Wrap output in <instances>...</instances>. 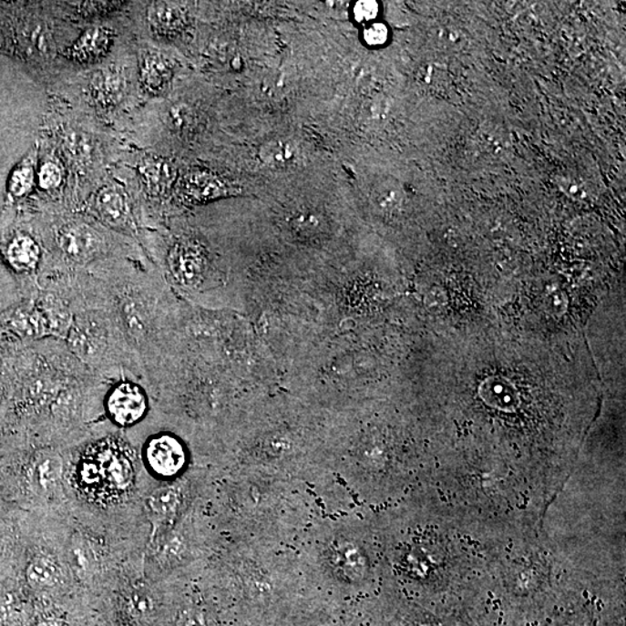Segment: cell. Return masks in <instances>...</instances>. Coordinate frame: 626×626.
<instances>
[{"label":"cell","mask_w":626,"mask_h":626,"mask_svg":"<svg viewBox=\"0 0 626 626\" xmlns=\"http://www.w3.org/2000/svg\"><path fill=\"white\" fill-rule=\"evenodd\" d=\"M118 323L104 311L82 310L72 319L69 334L71 352L92 369H108L125 353V342ZM125 351V349H123Z\"/></svg>","instance_id":"cell-1"},{"label":"cell","mask_w":626,"mask_h":626,"mask_svg":"<svg viewBox=\"0 0 626 626\" xmlns=\"http://www.w3.org/2000/svg\"><path fill=\"white\" fill-rule=\"evenodd\" d=\"M133 459L117 442L100 443L84 456L78 467L82 488L99 498L118 497L133 484Z\"/></svg>","instance_id":"cell-2"},{"label":"cell","mask_w":626,"mask_h":626,"mask_svg":"<svg viewBox=\"0 0 626 626\" xmlns=\"http://www.w3.org/2000/svg\"><path fill=\"white\" fill-rule=\"evenodd\" d=\"M106 412L120 427L139 424L148 412V397L143 387L133 381L118 382L106 397Z\"/></svg>","instance_id":"cell-3"},{"label":"cell","mask_w":626,"mask_h":626,"mask_svg":"<svg viewBox=\"0 0 626 626\" xmlns=\"http://www.w3.org/2000/svg\"><path fill=\"white\" fill-rule=\"evenodd\" d=\"M0 327L11 331L21 339L37 340L46 335H54L53 323L50 322L40 301H26L12 306L0 313Z\"/></svg>","instance_id":"cell-4"},{"label":"cell","mask_w":626,"mask_h":626,"mask_svg":"<svg viewBox=\"0 0 626 626\" xmlns=\"http://www.w3.org/2000/svg\"><path fill=\"white\" fill-rule=\"evenodd\" d=\"M144 463L153 476L172 478L186 464L184 446L169 434L152 436L143 449Z\"/></svg>","instance_id":"cell-5"},{"label":"cell","mask_w":626,"mask_h":626,"mask_svg":"<svg viewBox=\"0 0 626 626\" xmlns=\"http://www.w3.org/2000/svg\"><path fill=\"white\" fill-rule=\"evenodd\" d=\"M56 241L62 253L72 262L88 263L101 253L100 233L83 223L64 224L57 230Z\"/></svg>","instance_id":"cell-6"},{"label":"cell","mask_w":626,"mask_h":626,"mask_svg":"<svg viewBox=\"0 0 626 626\" xmlns=\"http://www.w3.org/2000/svg\"><path fill=\"white\" fill-rule=\"evenodd\" d=\"M115 33L106 27L88 29L66 51L71 61L87 63L105 56L113 45Z\"/></svg>","instance_id":"cell-7"},{"label":"cell","mask_w":626,"mask_h":626,"mask_svg":"<svg viewBox=\"0 0 626 626\" xmlns=\"http://www.w3.org/2000/svg\"><path fill=\"white\" fill-rule=\"evenodd\" d=\"M97 215L101 220L115 229L130 227L131 212L129 202L121 190L114 187H105L96 199Z\"/></svg>","instance_id":"cell-8"},{"label":"cell","mask_w":626,"mask_h":626,"mask_svg":"<svg viewBox=\"0 0 626 626\" xmlns=\"http://www.w3.org/2000/svg\"><path fill=\"white\" fill-rule=\"evenodd\" d=\"M5 258L16 272L31 274L41 262V249L28 234H18L8 242Z\"/></svg>","instance_id":"cell-9"},{"label":"cell","mask_w":626,"mask_h":626,"mask_svg":"<svg viewBox=\"0 0 626 626\" xmlns=\"http://www.w3.org/2000/svg\"><path fill=\"white\" fill-rule=\"evenodd\" d=\"M139 75L143 88L156 95L163 92L171 83L172 64L159 54L149 53L140 61Z\"/></svg>","instance_id":"cell-10"},{"label":"cell","mask_w":626,"mask_h":626,"mask_svg":"<svg viewBox=\"0 0 626 626\" xmlns=\"http://www.w3.org/2000/svg\"><path fill=\"white\" fill-rule=\"evenodd\" d=\"M259 159L267 168L272 169H292L301 163L300 149L288 139H272L259 149Z\"/></svg>","instance_id":"cell-11"},{"label":"cell","mask_w":626,"mask_h":626,"mask_svg":"<svg viewBox=\"0 0 626 626\" xmlns=\"http://www.w3.org/2000/svg\"><path fill=\"white\" fill-rule=\"evenodd\" d=\"M148 21L153 31L161 36H172L184 29L187 16L180 6L168 3H153L148 8Z\"/></svg>","instance_id":"cell-12"},{"label":"cell","mask_w":626,"mask_h":626,"mask_svg":"<svg viewBox=\"0 0 626 626\" xmlns=\"http://www.w3.org/2000/svg\"><path fill=\"white\" fill-rule=\"evenodd\" d=\"M182 194L194 201L214 199L227 191V186L215 174L190 172L182 180Z\"/></svg>","instance_id":"cell-13"},{"label":"cell","mask_w":626,"mask_h":626,"mask_svg":"<svg viewBox=\"0 0 626 626\" xmlns=\"http://www.w3.org/2000/svg\"><path fill=\"white\" fill-rule=\"evenodd\" d=\"M126 89V78L120 71L109 69L99 72L92 80L93 99L101 106L117 104Z\"/></svg>","instance_id":"cell-14"},{"label":"cell","mask_w":626,"mask_h":626,"mask_svg":"<svg viewBox=\"0 0 626 626\" xmlns=\"http://www.w3.org/2000/svg\"><path fill=\"white\" fill-rule=\"evenodd\" d=\"M169 262L178 276L187 280H193L201 272L203 268V254L201 249L193 242H181L174 247Z\"/></svg>","instance_id":"cell-15"},{"label":"cell","mask_w":626,"mask_h":626,"mask_svg":"<svg viewBox=\"0 0 626 626\" xmlns=\"http://www.w3.org/2000/svg\"><path fill=\"white\" fill-rule=\"evenodd\" d=\"M26 578L33 589L48 590L58 582L59 569L50 557L37 556L26 570Z\"/></svg>","instance_id":"cell-16"},{"label":"cell","mask_w":626,"mask_h":626,"mask_svg":"<svg viewBox=\"0 0 626 626\" xmlns=\"http://www.w3.org/2000/svg\"><path fill=\"white\" fill-rule=\"evenodd\" d=\"M62 476V459L53 453L42 454L33 468V479L42 491L49 492L58 484Z\"/></svg>","instance_id":"cell-17"},{"label":"cell","mask_w":626,"mask_h":626,"mask_svg":"<svg viewBox=\"0 0 626 626\" xmlns=\"http://www.w3.org/2000/svg\"><path fill=\"white\" fill-rule=\"evenodd\" d=\"M144 184L153 193H160L171 184L174 178V169L171 163L164 159L147 160L139 169Z\"/></svg>","instance_id":"cell-18"},{"label":"cell","mask_w":626,"mask_h":626,"mask_svg":"<svg viewBox=\"0 0 626 626\" xmlns=\"http://www.w3.org/2000/svg\"><path fill=\"white\" fill-rule=\"evenodd\" d=\"M289 224L297 234L304 237H313L323 231L325 223L323 217L313 209H297L289 217Z\"/></svg>","instance_id":"cell-19"},{"label":"cell","mask_w":626,"mask_h":626,"mask_svg":"<svg viewBox=\"0 0 626 626\" xmlns=\"http://www.w3.org/2000/svg\"><path fill=\"white\" fill-rule=\"evenodd\" d=\"M180 504V493L172 487H160L149 497L148 506L153 515L168 518L176 512Z\"/></svg>","instance_id":"cell-20"},{"label":"cell","mask_w":626,"mask_h":626,"mask_svg":"<svg viewBox=\"0 0 626 626\" xmlns=\"http://www.w3.org/2000/svg\"><path fill=\"white\" fill-rule=\"evenodd\" d=\"M34 181V171L31 166L23 165L13 172L10 182V191L13 197H24L31 190Z\"/></svg>","instance_id":"cell-21"},{"label":"cell","mask_w":626,"mask_h":626,"mask_svg":"<svg viewBox=\"0 0 626 626\" xmlns=\"http://www.w3.org/2000/svg\"><path fill=\"white\" fill-rule=\"evenodd\" d=\"M169 121L174 130L184 133L193 125V113L187 106H173L169 113Z\"/></svg>","instance_id":"cell-22"},{"label":"cell","mask_w":626,"mask_h":626,"mask_svg":"<svg viewBox=\"0 0 626 626\" xmlns=\"http://www.w3.org/2000/svg\"><path fill=\"white\" fill-rule=\"evenodd\" d=\"M62 173L57 165L46 163L41 169L40 184L45 190H51L61 184Z\"/></svg>","instance_id":"cell-23"},{"label":"cell","mask_w":626,"mask_h":626,"mask_svg":"<svg viewBox=\"0 0 626 626\" xmlns=\"http://www.w3.org/2000/svg\"><path fill=\"white\" fill-rule=\"evenodd\" d=\"M123 4L122 2H87L80 4V12L87 15H104L118 10Z\"/></svg>","instance_id":"cell-24"},{"label":"cell","mask_w":626,"mask_h":626,"mask_svg":"<svg viewBox=\"0 0 626 626\" xmlns=\"http://www.w3.org/2000/svg\"><path fill=\"white\" fill-rule=\"evenodd\" d=\"M338 563L342 566L344 572L355 574L359 572V565L361 566V559L359 560V555L351 548L346 549V550L338 552Z\"/></svg>","instance_id":"cell-25"},{"label":"cell","mask_w":626,"mask_h":626,"mask_svg":"<svg viewBox=\"0 0 626 626\" xmlns=\"http://www.w3.org/2000/svg\"><path fill=\"white\" fill-rule=\"evenodd\" d=\"M387 28L383 24H373L365 29L364 36L365 42L370 46H380L386 41Z\"/></svg>","instance_id":"cell-26"},{"label":"cell","mask_w":626,"mask_h":626,"mask_svg":"<svg viewBox=\"0 0 626 626\" xmlns=\"http://www.w3.org/2000/svg\"><path fill=\"white\" fill-rule=\"evenodd\" d=\"M378 5L376 2H359L354 8L355 19L359 23H368L376 18Z\"/></svg>","instance_id":"cell-27"},{"label":"cell","mask_w":626,"mask_h":626,"mask_svg":"<svg viewBox=\"0 0 626 626\" xmlns=\"http://www.w3.org/2000/svg\"><path fill=\"white\" fill-rule=\"evenodd\" d=\"M130 607L136 615H147L151 609V600L146 594H134L130 600Z\"/></svg>","instance_id":"cell-28"},{"label":"cell","mask_w":626,"mask_h":626,"mask_svg":"<svg viewBox=\"0 0 626 626\" xmlns=\"http://www.w3.org/2000/svg\"><path fill=\"white\" fill-rule=\"evenodd\" d=\"M204 617L201 612L197 611H189L182 615L180 619V626H204Z\"/></svg>","instance_id":"cell-29"},{"label":"cell","mask_w":626,"mask_h":626,"mask_svg":"<svg viewBox=\"0 0 626 626\" xmlns=\"http://www.w3.org/2000/svg\"><path fill=\"white\" fill-rule=\"evenodd\" d=\"M31 626H62V623L61 621L55 619V617H42V619L37 620Z\"/></svg>","instance_id":"cell-30"},{"label":"cell","mask_w":626,"mask_h":626,"mask_svg":"<svg viewBox=\"0 0 626 626\" xmlns=\"http://www.w3.org/2000/svg\"><path fill=\"white\" fill-rule=\"evenodd\" d=\"M4 355H5V349H4L2 336H0V364L4 362Z\"/></svg>","instance_id":"cell-31"},{"label":"cell","mask_w":626,"mask_h":626,"mask_svg":"<svg viewBox=\"0 0 626 626\" xmlns=\"http://www.w3.org/2000/svg\"><path fill=\"white\" fill-rule=\"evenodd\" d=\"M417 626H436V625L425 623V624H420V625H417Z\"/></svg>","instance_id":"cell-32"}]
</instances>
